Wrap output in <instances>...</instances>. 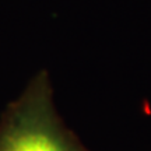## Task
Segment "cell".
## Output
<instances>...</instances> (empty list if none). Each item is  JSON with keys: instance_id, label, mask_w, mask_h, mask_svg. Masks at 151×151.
I'll use <instances>...</instances> for the list:
<instances>
[{"instance_id": "obj_1", "label": "cell", "mask_w": 151, "mask_h": 151, "mask_svg": "<svg viewBox=\"0 0 151 151\" xmlns=\"http://www.w3.org/2000/svg\"><path fill=\"white\" fill-rule=\"evenodd\" d=\"M46 71H39L0 118V151H90L62 123Z\"/></svg>"}]
</instances>
